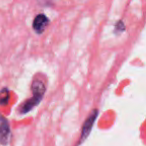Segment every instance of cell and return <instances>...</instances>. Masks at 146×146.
<instances>
[{
    "mask_svg": "<svg viewBox=\"0 0 146 146\" xmlns=\"http://www.w3.org/2000/svg\"><path fill=\"white\" fill-rule=\"evenodd\" d=\"M98 112H99L98 109H96V108L93 109L89 113V115L86 118L85 121H84L83 126H82V128H81V135H80V137H79V142H78V144H81L82 142H84L87 139L88 136H89L90 132H91V130H92V127H93V125H94V122H95L96 118H97V116H98Z\"/></svg>",
    "mask_w": 146,
    "mask_h": 146,
    "instance_id": "obj_1",
    "label": "cell"
},
{
    "mask_svg": "<svg viewBox=\"0 0 146 146\" xmlns=\"http://www.w3.org/2000/svg\"><path fill=\"white\" fill-rule=\"evenodd\" d=\"M11 140V129L7 119L0 113V144L7 145Z\"/></svg>",
    "mask_w": 146,
    "mask_h": 146,
    "instance_id": "obj_2",
    "label": "cell"
},
{
    "mask_svg": "<svg viewBox=\"0 0 146 146\" xmlns=\"http://www.w3.org/2000/svg\"><path fill=\"white\" fill-rule=\"evenodd\" d=\"M48 24H49V19L47 18V16L42 14V13H40L33 20V24H32L33 30L37 34H41V33L44 32V30L48 26Z\"/></svg>",
    "mask_w": 146,
    "mask_h": 146,
    "instance_id": "obj_3",
    "label": "cell"
},
{
    "mask_svg": "<svg viewBox=\"0 0 146 146\" xmlns=\"http://www.w3.org/2000/svg\"><path fill=\"white\" fill-rule=\"evenodd\" d=\"M31 91H32V95L43 98L45 91H46V86L42 79L38 77H35L33 79L32 84H31Z\"/></svg>",
    "mask_w": 146,
    "mask_h": 146,
    "instance_id": "obj_4",
    "label": "cell"
},
{
    "mask_svg": "<svg viewBox=\"0 0 146 146\" xmlns=\"http://www.w3.org/2000/svg\"><path fill=\"white\" fill-rule=\"evenodd\" d=\"M41 100H42V98L32 95V97H30L28 100H26V101L22 103V105L20 106V109H19V113L26 114V113H28V112H30L33 108L36 107V106L40 103Z\"/></svg>",
    "mask_w": 146,
    "mask_h": 146,
    "instance_id": "obj_5",
    "label": "cell"
},
{
    "mask_svg": "<svg viewBox=\"0 0 146 146\" xmlns=\"http://www.w3.org/2000/svg\"><path fill=\"white\" fill-rule=\"evenodd\" d=\"M10 98V91L8 88H2L0 90V106H6Z\"/></svg>",
    "mask_w": 146,
    "mask_h": 146,
    "instance_id": "obj_6",
    "label": "cell"
},
{
    "mask_svg": "<svg viewBox=\"0 0 146 146\" xmlns=\"http://www.w3.org/2000/svg\"><path fill=\"white\" fill-rule=\"evenodd\" d=\"M115 29L116 31H119V32H122L124 30V23L122 21H118L117 24L115 26Z\"/></svg>",
    "mask_w": 146,
    "mask_h": 146,
    "instance_id": "obj_7",
    "label": "cell"
}]
</instances>
